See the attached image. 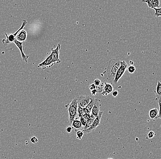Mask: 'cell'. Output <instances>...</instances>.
Returning a JSON list of instances; mask_svg holds the SVG:
<instances>
[{"label": "cell", "mask_w": 161, "mask_h": 159, "mask_svg": "<svg viewBox=\"0 0 161 159\" xmlns=\"http://www.w3.org/2000/svg\"><path fill=\"white\" fill-rule=\"evenodd\" d=\"M104 86V84L101 82V84L98 86H96V90L97 92L98 93H102L103 91Z\"/></svg>", "instance_id": "ffe728a7"}, {"label": "cell", "mask_w": 161, "mask_h": 159, "mask_svg": "<svg viewBox=\"0 0 161 159\" xmlns=\"http://www.w3.org/2000/svg\"><path fill=\"white\" fill-rule=\"evenodd\" d=\"M27 36L28 34L26 31L23 29L19 32V34H17L16 39L20 42H24L27 38Z\"/></svg>", "instance_id": "7c38bea8"}, {"label": "cell", "mask_w": 161, "mask_h": 159, "mask_svg": "<svg viewBox=\"0 0 161 159\" xmlns=\"http://www.w3.org/2000/svg\"><path fill=\"white\" fill-rule=\"evenodd\" d=\"M112 94L113 96H114V97H117L119 95V92L117 90H113V92H112Z\"/></svg>", "instance_id": "f1b7e54d"}, {"label": "cell", "mask_w": 161, "mask_h": 159, "mask_svg": "<svg viewBox=\"0 0 161 159\" xmlns=\"http://www.w3.org/2000/svg\"><path fill=\"white\" fill-rule=\"evenodd\" d=\"M27 24V21L26 20H24L21 27L14 34H10L9 35H8L7 33H6L5 35L6 38V39H4L2 40V43L4 45H8V44H11V43H13L15 40H16V36L17 34H19V32L22 30L24 29V28L26 25Z\"/></svg>", "instance_id": "277c9868"}, {"label": "cell", "mask_w": 161, "mask_h": 159, "mask_svg": "<svg viewBox=\"0 0 161 159\" xmlns=\"http://www.w3.org/2000/svg\"><path fill=\"white\" fill-rule=\"evenodd\" d=\"M114 90V87L110 83H105L104 86L103 91L102 95L104 96H107L109 94H111Z\"/></svg>", "instance_id": "8fae6325"}, {"label": "cell", "mask_w": 161, "mask_h": 159, "mask_svg": "<svg viewBox=\"0 0 161 159\" xmlns=\"http://www.w3.org/2000/svg\"><path fill=\"white\" fill-rule=\"evenodd\" d=\"M153 9L155 10V12L154 13V16L156 17H160L161 16V7H158V8H153Z\"/></svg>", "instance_id": "d6986e66"}, {"label": "cell", "mask_w": 161, "mask_h": 159, "mask_svg": "<svg viewBox=\"0 0 161 159\" xmlns=\"http://www.w3.org/2000/svg\"><path fill=\"white\" fill-rule=\"evenodd\" d=\"M101 81L100 80H98V79H96L94 81L93 84L96 86H99V85L101 84Z\"/></svg>", "instance_id": "4316f807"}, {"label": "cell", "mask_w": 161, "mask_h": 159, "mask_svg": "<svg viewBox=\"0 0 161 159\" xmlns=\"http://www.w3.org/2000/svg\"><path fill=\"white\" fill-rule=\"evenodd\" d=\"M121 61L119 59H112L107 62L106 64V78L108 81L113 83L116 72L120 65Z\"/></svg>", "instance_id": "7a4b0ae2"}, {"label": "cell", "mask_w": 161, "mask_h": 159, "mask_svg": "<svg viewBox=\"0 0 161 159\" xmlns=\"http://www.w3.org/2000/svg\"><path fill=\"white\" fill-rule=\"evenodd\" d=\"M60 48L61 46L60 43L57 45L55 49L52 48L50 54L44 60V61L38 65V68H41L43 70H45L52 67L55 63H60L61 60L60 59L59 56Z\"/></svg>", "instance_id": "6da1fadb"}, {"label": "cell", "mask_w": 161, "mask_h": 159, "mask_svg": "<svg viewBox=\"0 0 161 159\" xmlns=\"http://www.w3.org/2000/svg\"><path fill=\"white\" fill-rule=\"evenodd\" d=\"M79 119L80 121V122L83 125V128L84 126H86V124H87V120L85 119L82 116H80Z\"/></svg>", "instance_id": "7402d4cb"}, {"label": "cell", "mask_w": 161, "mask_h": 159, "mask_svg": "<svg viewBox=\"0 0 161 159\" xmlns=\"http://www.w3.org/2000/svg\"><path fill=\"white\" fill-rule=\"evenodd\" d=\"M129 64H131V65H133L134 64L133 61H129Z\"/></svg>", "instance_id": "1f68e13d"}, {"label": "cell", "mask_w": 161, "mask_h": 159, "mask_svg": "<svg viewBox=\"0 0 161 159\" xmlns=\"http://www.w3.org/2000/svg\"><path fill=\"white\" fill-rule=\"evenodd\" d=\"M155 134L154 133V132L152 131H151L149 132L147 134V137H148V139H152L154 138V136H155Z\"/></svg>", "instance_id": "603a6c76"}, {"label": "cell", "mask_w": 161, "mask_h": 159, "mask_svg": "<svg viewBox=\"0 0 161 159\" xmlns=\"http://www.w3.org/2000/svg\"><path fill=\"white\" fill-rule=\"evenodd\" d=\"M38 141H39V140L35 136H33L30 138V142L32 144H36V143H38Z\"/></svg>", "instance_id": "cb8c5ba5"}, {"label": "cell", "mask_w": 161, "mask_h": 159, "mask_svg": "<svg viewBox=\"0 0 161 159\" xmlns=\"http://www.w3.org/2000/svg\"><path fill=\"white\" fill-rule=\"evenodd\" d=\"M96 117L95 116H93V115L91 114V116L90 119L87 120V124H86V126H84L83 129V130L86 129H88L91 126V125L93 124V121L95 119Z\"/></svg>", "instance_id": "2e32d148"}, {"label": "cell", "mask_w": 161, "mask_h": 159, "mask_svg": "<svg viewBox=\"0 0 161 159\" xmlns=\"http://www.w3.org/2000/svg\"><path fill=\"white\" fill-rule=\"evenodd\" d=\"M13 43H14L15 45L17 47L19 48L20 52L21 53V55L23 61H25L26 63H27L28 61V59L29 58V56L26 55L24 53L23 42H20V41H17L16 39L13 42Z\"/></svg>", "instance_id": "ba28073f"}, {"label": "cell", "mask_w": 161, "mask_h": 159, "mask_svg": "<svg viewBox=\"0 0 161 159\" xmlns=\"http://www.w3.org/2000/svg\"><path fill=\"white\" fill-rule=\"evenodd\" d=\"M89 88L90 89V90H94V89H96V86L94 84H91L89 86Z\"/></svg>", "instance_id": "f546056e"}, {"label": "cell", "mask_w": 161, "mask_h": 159, "mask_svg": "<svg viewBox=\"0 0 161 159\" xmlns=\"http://www.w3.org/2000/svg\"><path fill=\"white\" fill-rule=\"evenodd\" d=\"M71 126L74 129L75 132L79 130L83 129V125H82L80 121L77 119L73 121V122L71 123Z\"/></svg>", "instance_id": "4fadbf2b"}, {"label": "cell", "mask_w": 161, "mask_h": 159, "mask_svg": "<svg viewBox=\"0 0 161 159\" xmlns=\"http://www.w3.org/2000/svg\"><path fill=\"white\" fill-rule=\"evenodd\" d=\"M95 98H94V97H91V100H90V102L89 103L88 106L86 107V108L88 109L90 111H91L92 107H93V106L94 105V102H95Z\"/></svg>", "instance_id": "ac0fdd59"}, {"label": "cell", "mask_w": 161, "mask_h": 159, "mask_svg": "<svg viewBox=\"0 0 161 159\" xmlns=\"http://www.w3.org/2000/svg\"><path fill=\"white\" fill-rule=\"evenodd\" d=\"M128 66L127 64L126 61H121L120 66L116 72L115 78L113 82L114 84L116 85L118 83L119 81L122 79L123 76L124 75V74L126 73Z\"/></svg>", "instance_id": "5b68a950"}, {"label": "cell", "mask_w": 161, "mask_h": 159, "mask_svg": "<svg viewBox=\"0 0 161 159\" xmlns=\"http://www.w3.org/2000/svg\"><path fill=\"white\" fill-rule=\"evenodd\" d=\"M103 114V111H99L98 115L97 117L95 118V119L94 120L93 124L91 125V126L89 128H88V129L83 130V131L84 134H89V133H91L92 132L95 130V129L97 127L100 126V122H101V119H102Z\"/></svg>", "instance_id": "8992f818"}, {"label": "cell", "mask_w": 161, "mask_h": 159, "mask_svg": "<svg viewBox=\"0 0 161 159\" xmlns=\"http://www.w3.org/2000/svg\"><path fill=\"white\" fill-rule=\"evenodd\" d=\"M65 131H66V132L68 133V134H70V133L73 132V128L72 126H67V127L65 128Z\"/></svg>", "instance_id": "d4e9b609"}, {"label": "cell", "mask_w": 161, "mask_h": 159, "mask_svg": "<svg viewBox=\"0 0 161 159\" xmlns=\"http://www.w3.org/2000/svg\"><path fill=\"white\" fill-rule=\"evenodd\" d=\"M75 135H76V138L78 139L82 140L83 137L84 136V133L83 130H78L77 131L75 132Z\"/></svg>", "instance_id": "e0dca14e"}, {"label": "cell", "mask_w": 161, "mask_h": 159, "mask_svg": "<svg viewBox=\"0 0 161 159\" xmlns=\"http://www.w3.org/2000/svg\"><path fill=\"white\" fill-rule=\"evenodd\" d=\"M128 71L130 74H133L136 72V69L135 66L133 65L130 66H128L127 69Z\"/></svg>", "instance_id": "44dd1931"}, {"label": "cell", "mask_w": 161, "mask_h": 159, "mask_svg": "<svg viewBox=\"0 0 161 159\" xmlns=\"http://www.w3.org/2000/svg\"><path fill=\"white\" fill-rule=\"evenodd\" d=\"M91 114V111L86 107L83 108V114ZM82 114V115H83Z\"/></svg>", "instance_id": "83f0119b"}, {"label": "cell", "mask_w": 161, "mask_h": 159, "mask_svg": "<svg viewBox=\"0 0 161 159\" xmlns=\"http://www.w3.org/2000/svg\"><path fill=\"white\" fill-rule=\"evenodd\" d=\"M68 112L69 124L71 125L74 119L79 118L78 116V96H75L71 101L65 106Z\"/></svg>", "instance_id": "3957f363"}, {"label": "cell", "mask_w": 161, "mask_h": 159, "mask_svg": "<svg viewBox=\"0 0 161 159\" xmlns=\"http://www.w3.org/2000/svg\"><path fill=\"white\" fill-rule=\"evenodd\" d=\"M101 106V101L99 99H95V102L94 103L93 106L91 110V114L93 115L95 117H97L98 115L99 111H100V108Z\"/></svg>", "instance_id": "9c48e42d"}, {"label": "cell", "mask_w": 161, "mask_h": 159, "mask_svg": "<svg viewBox=\"0 0 161 159\" xmlns=\"http://www.w3.org/2000/svg\"><path fill=\"white\" fill-rule=\"evenodd\" d=\"M159 115V110L157 108H155L150 110L149 111V116L150 119L153 120L155 119L157 116Z\"/></svg>", "instance_id": "9a60e30c"}, {"label": "cell", "mask_w": 161, "mask_h": 159, "mask_svg": "<svg viewBox=\"0 0 161 159\" xmlns=\"http://www.w3.org/2000/svg\"><path fill=\"white\" fill-rule=\"evenodd\" d=\"M91 94H92L93 96H95V95L98 93L97 92V90L96 89H94V90H91Z\"/></svg>", "instance_id": "4dcf8cb0"}, {"label": "cell", "mask_w": 161, "mask_h": 159, "mask_svg": "<svg viewBox=\"0 0 161 159\" xmlns=\"http://www.w3.org/2000/svg\"><path fill=\"white\" fill-rule=\"evenodd\" d=\"M142 2L147 3L148 7L151 9H153L154 7H160V2L159 0H142Z\"/></svg>", "instance_id": "30bf717a"}, {"label": "cell", "mask_w": 161, "mask_h": 159, "mask_svg": "<svg viewBox=\"0 0 161 159\" xmlns=\"http://www.w3.org/2000/svg\"><path fill=\"white\" fill-rule=\"evenodd\" d=\"M161 83L160 81H157V85H156V90L155 91L156 100L157 101L159 99H161Z\"/></svg>", "instance_id": "5bb4252c"}, {"label": "cell", "mask_w": 161, "mask_h": 159, "mask_svg": "<svg viewBox=\"0 0 161 159\" xmlns=\"http://www.w3.org/2000/svg\"><path fill=\"white\" fill-rule=\"evenodd\" d=\"M91 97L90 95L78 96V105L82 108L86 107L90 102Z\"/></svg>", "instance_id": "52a82bcc"}, {"label": "cell", "mask_w": 161, "mask_h": 159, "mask_svg": "<svg viewBox=\"0 0 161 159\" xmlns=\"http://www.w3.org/2000/svg\"><path fill=\"white\" fill-rule=\"evenodd\" d=\"M82 116L86 120H88L90 119L91 116V114H84L83 113L82 115Z\"/></svg>", "instance_id": "484cf974"}]
</instances>
